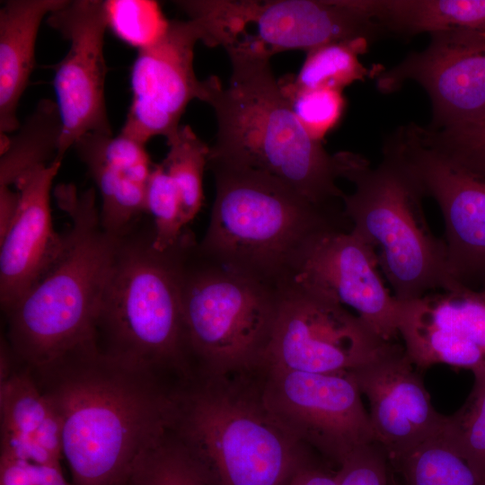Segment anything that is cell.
I'll use <instances>...</instances> for the list:
<instances>
[{"mask_svg":"<svg viewBox=\"0 0 485 485\" xmlns=\"http://www.w3.org/2000/svg\"><path fill=\"white\" fill-rule=\"evenodd\" d=\"M175 4L196 25L200 41L228 57L269 58L381 31L357 0H181Z\"/></svg>","mask_w":485,"mask_h":485,"instance_id":"9","label":"cell"},{"mask_svg":"<svg viewBox=\"0 0 485 485\" xmlns=\"http://www.w3.org/2000/svg\"><path fill=\"white\" fill-rule=\"evenodd\" d=\"M146 211L152 217L154 247L164 251L173 247L186 226L179 192L163 163L154 164L146 190Z\"/></svg>","mask_w":485,"mask_h":485,"instance_id":"32","label":"cell"},{"mask_svg":"<svg viewBox=\"0 0 485 485\" xmlns=\"http://www.w3.org/2000/svg\"><path fill=\"white\" fill-rule=\"evenodd\" d=\"M30 370L59 417L75 485H126L138 458L169 433L175 387L93 340Z\"/></svg>","mask_w":485,"mask_h":485,"instance_id":"1","label":"cell"},{"mask_svg":"<svg viewBox=\"0 0 485 485\" xmlns=\"http://www.w3.org/2000/svg\"><path fill=\"white\" fill-rule=\"evenodd\" d=\"M48 24L69 42L54 66L53 87L62 122L56 161L88 133L112 134L105 103L107 66L104 1L74 0L47 17Z\"/></svg>","mask_w":485,"mask_h":485,"instance_id":"13","label":"cell"},{"mask_svg":"<svg viewBox=\"0 0 485 485\" xmlns=\"http://www.w3.org/2000/svg\"><path fill=\"white\" fill-rule=\"evenodd\" d=\"M61 165L54 160L15 183L19 205L14 219L0 238V303L3 312L14 304L47 272L58 256L64 234L53 227L49 194Z\"/></svg>","mask_w":485,"mask_h":485,"instance_id":"19","label":"cell"},{"mask_svg":"<svg viewBox=\"0 0 485 485\" xmlns=\"http://www.w3.org/2000/svg\"><path fill=\"white\" fill-rule=\"evenodd\" d=\"M126 485H209L168 434L135 463Z\"/></svg>","mask_w":485,"mask_h":485,"instance_id":"31","label":"cell"},{"mask_svg":"<svg viewBox=\"0 0 485 485\" xmlns=\"http://www.w3.org/2000/svg\"><path fill=\"white\" fill-rule=\"evenodd\" d=\"M61 135L62 122L57 103L41 99L15 134H1L0 188H11L30 171L53 162Z\"/></svg>","mask_w":485,"mask_h":485,"instance_id":"24","label":"cell"},{"mask_svg":"<svg viewBox=\"0 0 485 485\" xmlns=\"http://www.w3.org/2000/svg\"><path fill=\"white\" fill-rule=\"evenodd\" d=\"M413 125L423 142L461 168L485 179V116L472 123L445 128Z\"/></svg>","mask_w":485,"mask_h":485,"instance_id":"33","label":"cell"},{"mask_svg":"<svg viewBox=\"0 0 485 485\" xmlns=\"http://www.w3.org/2000/svg\"><path fill=\"white\" fill-rule=\"evenodd\" d=\"M0 456L60 464L59 417L30 368L17 361L0 377Z\"/></svg>","mask_w":485,"mask_h":485,"instance_id":"21","label":"cell"},{"mask_svg":"<svg viewBox=\"0 0 485 485\" xmlns=\"http://www.w3.org/2000/svg\"><path fill=\"white\" fill-rule=\"evenodd\" d=\"M375 75L378 90L385 93L409 80L421 85L430 98L432 128L472 123L485 116V34L431 35L423 51Z\"/></svg>","mask_w":485,"mask_h":485,"instance_id":"15","label":"cell"},{"mask_svg":"<svg viewBox=\"0 0 485 485\" xmlns=\"http://www.w3.org/2000/svg\"><path fill=\"white\" fill-rule=\"evenodd\" d=\"M143 217L119 235L94 325L103 353L180 380L193 376L181 307V239L154 247L153 223Z\"/></svg>","mask_w":485,"mask_h":485,"instance_id":"6","label":"cell"},{"mask_svg":"<svg viewBox=\"0 0 485 485\" xmlns=\"http://www.w3.org/2000/svg\"><path fill=\"white\" fill-rule=\"evenodd\" d=\"M369 41L366 38H356L310 49L300 71L293 76V82L305 89L342 91L355 82L364 81L371 73L358 57L366 52Z\"/></svg>","mask_w":485,"mask_h":485,"instance_id":"26","label":"cell"},{"mask_svg":"<svg viewBox=\"0 0 485 485\" xmlns=\"http://www.w3.org/2000/svg\"><path fill=\"white\" fill-rule=\"evenodd\" d=\"M19 194L8 187L0 188V238L9 229L17 212Z\"/></svg>","mask_w":485,"mask_h":485,"instance_id":"36","label":"cell"},{"mask_svg":"<svg viewBox=\"0 0 485 485\" xmlns=\"http://www.w3.org/2000/svg\"><path fill=\"white\" fill-rule=\"evenodd\" d=\"M54 195L71 220L62 249L42 278L4 312V340L16 361L30 368L93 340L119 240L101 225L93 188L79 192L62 183Z\"/></svg>","mask_w":485,"mask_h":485,"instance_id":"3","label":"cell"},{"mask_svg":"<svg viewBox=\"0 0 485 485\" xmlns=\"http://www.w3.org/2000/svg\"><path fill=\"white\" fill-rule=\"evenodd\" d=\"M291 282L351 307L384 341L397 339L401 302L385 287L373 246L352 230L331 231L314 239Z\"/></svg>","mask_w":485,"mask_h":485,"instance_id":"16","label":"cell"},{"mask_svg":"<svg viewBox=\"0 0 485 485\" xmlns=\"http://www.w3.org/2000/svg\"><path fill=\"white\" fill-rule=\"evenodd\" d=\"M442 433L461 456L485 476V375L474 377L464 404L445 416Z\"/></svg>","mask_w":485,"mask_h":485,"instance_id":"28","label":"cell"},{"mask_svg":"<svg viewBox=\"0 0 485 485\" xmlns=\"http://www.w3.org/2000/svg\"><path fill=\"white\" fill-rule=\"evenodd\" d=\"M216 198L199 251L277 288L291 283L308 245L352 229L343 208L317 204L261 172L209 163Z\"/></svg>","mask_w":485,"mask_h":485,"instance_id":"4","label":"cell"},{"mask_svg":"<svg viewBox=\"0 0 485 485\" xmlns=\"http://www.w3.org/2000/svg\"><path fill=\"white\" fill-rule=\"evenodd\" d=\"M255 374L195 372L174 389L169 434L209 485H287L313 463L266 408Z\"/></svg>","mask_w":485,"mask_h":485,"instance_id":"2","label":"cell"},{"mask_svg":"<svg viewBox=\"0 0 485 485\" xmlns=\"http://www.w3.org/2000/svg\"><path fill=\"white\" fill-rule=\"evenodd\" d=\"M351 373L368 400L376 442L386 456L401 453L443 429L445 416L435 410L403 346L392 343Z\"/></svg>","mask_w":485,"mask_h":485,"instance_id":"18","label":"cell"},{"mask_svg":"<svg viewBox=\"0 0 485 485\" xmlns=\"http://www.w3.org/2000/svg\"><path fill=\"white\" fill-rule=\"evenodd\" d=\"M263 402L297 442L337 467L357 450L377 443L351 372L259 370Z\"/></svg>","mask_w":485,"mask_h":485,"instance_id":"11","label":"cell"},{"mask_svg":"<svg viewBox=\"0 0 485 485\" xmlns=\"http://www.w3.org/2000/svg\"><path fill=\"white\" fill-rule=\"evenodd\" d=\"M398 332L416 368L445 364L485 375V290L460 287L401 302Z\"/></svg>","mask_w":485,"mask_h":485,"instance_id":"17","label":"cell"},{"mask_svg":"<svg viewBox=\"0 0 485 485\" xmlns=\"http://www.w3.org/2000/svg\"><path fill=\"white\" fill-rule=\"evenodd\" d=\"M200 40L190 20H171L164 36L137 50L131 67V102L120 134L146 145L152 137L170 138L180 128L189 102L206 101L209 78L200 81L193 66Z\"/></svg>","mask_w":485,"mask_h":485,"instance_id":"14","label":"cell"},{"mask_svg":"<svg viewBox=\"0 0 485 485\" xmlns=\"http://www.w3.org/2000/svg\"><path fill=\"white\" fill-rule=\"evenodd\" d=\"M73 147L100 191L103 228L116 235L125 233L146 214V184L154 164L146 145L120 133H88Z\"/></svg>","mask_w":485,"mask_h":485,"instance_id":"20","label":"cell"},{"mask_svg":"<svg viewBox=\"0 0 485 485\" xmlns=\"http://www.w3.org/2000/svg\"><path fill=\"white\" fill-rule=\"evenodd\" d=\"M333 158L338 178L355 188L342 198L351 230L375 249L396 299L407 302L430 291L458 288L448 273L445 241L427 222L425 197L401 162L385 150L375 167L352 152Z\"/></svg>","mask_w":485,"mask_h":485,"instance_id":"7","label":"cell"},{"mask_svg":"<svg viewBox=\"0 0 485 485\" xmlns=\"http://www.w3.org/2000/svg\"><path fill=\"white\" fill-rule=\"evenodd\" d=\"M383 149L394 155L445 222L449 276L454 285L485 290V179L461 168L427 145L413 123L399 128Z\"/></svg>","mask_w":485,"mask_h":485,"instance_id":"12","label":"cell"},{"mask_svg":"<svg viewBox=\"0 0 485 485\" xmlns=\"http://www.w3.org/2000/svg\"><path fill=\"white\" fill-rule=\"evenodd\" d=\"M108 27L121 40L137 48H146L166 33L170 21L159 4L151 0L104 1Z\"/></svg>","mask_w":485,"mask_h":485,"instance_id":"30","label":"cell"},{"mask_svg":"<svg viewBox=\"0 0 485 485\" xmlns=\"http://www.w3.org/2000/svg\"><path fill=\"white\" fill-rule=\"evenodd\" d=\"M287 485H338L336 471L312 463L301 470Z\"/></svg>","mask_w":485,"mask_h":485,"instance_id":"35","label":"cell"},{"mask_svg":"<svg viewBox=\"0 0 485 485\" xmlns=\"http://www.w3.org/2000/svg\"><path fill=\"white\" fill-rule=\"evenodd\" d=\"M292 111L308 135L322 142L340 121L346 108L342 91L330 88L305 89L293 82V75L278 80Z\"/></svg>","mask_w":485,"mask_h":485,"instance_id":"29","label":"cell"},{"mask_svg":"<svg viewBox=\"0 0 485 485\" xmlns=\"http://www.w3.org/2000/svg\"><path fill=\"white\" fill-rule=\"evenodd\" d=\"M282 290L203 254L193 234L185 230L181 241V307L195 371L238 375L259 370Z\"/></svg>","mask_w":485,"mask_h":485,"instance_id":"8","label":"cell"},{"mask_svg":"<svg viewBox=\"0 0 485 485\" xmlns=\"http://www.w3.org/2000/svg\"><path fill=\"white\" fill-rule=\"evenodd\" d=\"M338 485H390L387 457L374 443L348 455L336 470Z\"/></svg>","mask_w":485,"mask_h":485,"instance_id":"34","label":"cell"},{"mask_svg":"<svg viewBox=\"0 0 485 485\" xmlns=\"http://www.w3.org/2000/svg\"><path fill=\"white\" fill-rule=\"evenodd\" d=\"M382 340L357 314L306 287L286 286L259 369L348 373L384 353Z\"/></svg>","mask_w":485,"mask_h":485,"instance_id":"10","label":"cell"},{"mask_svg":"<svg viewBox=\"0 0 485 485\" xmlns=\"http://www.w3.org/2000/svg\"><path fill=\"white\" fill-rule=\"evenodd\" d=\"M68 0H9L0 10V132L20 128L17 108L35 63V43L43 19Z\"/></svg>","mask_w":485,"mask_h":485,"instance_id":"22","label":"cell"},{"mask_svg":"<svg viewBox=\"0 0 485 485\" xmlns=\"http://www.w3.org/2000/svg\"><path fill=\"white\" fill-rule=\"evenodd\" d=\"M382 32L485 34V0H357Z\"/></svg>","mask_w":485,"mask_h":485,"instance_id":"23","label":"cell"},{"mask_svg":"<svg viewBox=\"0 0 485 485\" xmlns=\"http://www.w3.org/2000/svg\"><path fill=\"white\" fill-rule=\"evenodd\" d=\"M227 87L210 77L205 101L215 110L217 133L208 162L267 173L317 204H335L338 187L333 154L313 140L284 97L270 59L229 57Z\"/></svg>","mask_w":485,"mask_h":485,"instance_id":"5","label":"cell"},{"mask_svg":"<svg viewBox=\"0 0 485 485\" xmlns=\"http://www.w3.org/2000/svg\"><path fill=\"white\" fill-rule=\"evenodd\" d=\"M169 151L162 162L179 192L185 225L203 204L202 180L207 168L210 146L188 126H180L167 139Z\"/></svg>","mask_w":485,"mask_h":485,"instance_id":"27","label":"cell"},{"mask_svg":"<svg viewBox=\"0 0 485 485\" xmlns=\"http://www.w3.org/2000/svg\"><path fill=\"white\" fill-rule=\"evenodd\" d=\"M390 485H485L477 472L451 445L442 430L421 443L386 456Z\"/></svg>","mask_w":485,"mask_h":485,"instance_id":"25","label":"cell"}]
</instances>
